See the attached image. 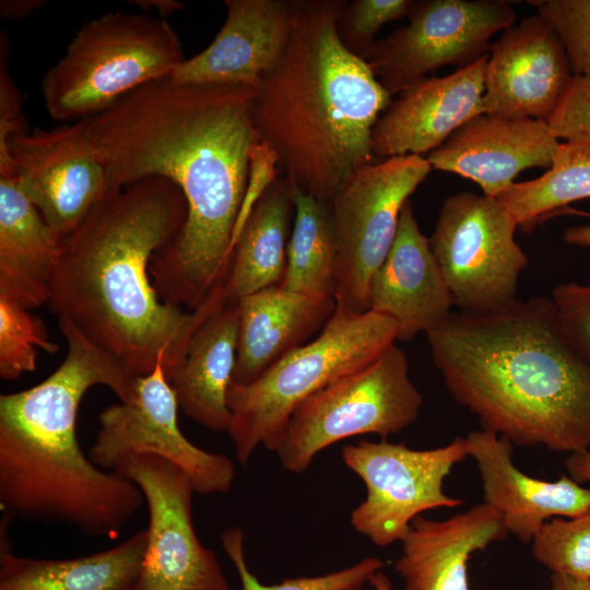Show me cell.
<instances>
[{"label": "cell", "mask_w": 590, "mask_h": 590, "mask_svg": "<svg viewBox=\"0 0 590 590\" xmlns=\"http://www.w3.org/2000/svg\"><path fill=\"white\" fill-rule=\"evenodd\" d=\"M255 92L241 84H178L167 76L85 119L111 190L161 177L186 199L182 228L150 264L165 304L196 310L226 279L250 154L260 141Z\"/></svg>", "instance_id": "1"}, {"label": "cell", "mask_w": 590, "mask_h": 590, "mask_svg": "<svg viewBox=\"0 0 590 590\" xmlns=\"http://www.w3.org/2000/svg\"><path fill=\"white\" fill-rule=\"evenodd\" d=\"M187 202L161 177L110 190L61 237L49 304L134 376L162 365L170 381L191 338L224 304L216 288L196 310L165 304L150 264L182 228Z\"/></svg>", "instance_id": "2"}, {"label": "cell", "mask_w": 590, "mask_h": 590, "mask_svg": "<svg viewBox=\"0 0 590 590\" xmlns=\"http://www.w3.org/2000/svg\"><path fill=\"white\" fill-rule=\"evenodd\" d=\"M426 337L449 394L481 429L520 447L590 450V359L551 296L452 311Z\"/></svg>", "instance_id": "3"}, {"label": "cell", "mask_w": 590, "mask_h": 590, "mask_svg": "<svg viewBox=\"0 0 590 590\" xmlns=\"http://www.w3.org/2000/svg\"><path fill=\"white\" fill-rule=\"evenodd\" d=\"M58 324L68 343L60 366L32 388L0 396L1 510L12 519L117 538L144 497L84 455L76 416L90 388L106 386L125 401L137 376L69 320L58 318Z\"/></svg>", "instance_id": "4"}, {"label": "cell", "mask_w": 590, "mask_h": 590, "mask_svg": "<svg viewBox=\"0 0 590 590\" xmlns=\"http://www.w3.org/2000/svg\"><path fill=\"white\" fill-rule=\"evenodd\" d=\"M344 2L293 0L287 47L252 101L257 133L278 154L279 175L326 202L356 168L377 161L371 132L391 103L368 62L338 38Z\"/></svg>", "instance_id": "5"}, {"label": "cell", "mask_w": 590, "mask_h": 590, "mask_svg": "<svg viewBox=\"0 0 590 590\" xmlns=\"http://www.w3.org/2000/svg\"><path fill=\"white\" fill-rule=\"evenodd\" d=\"M399 337L398 323L374 311L335 304L320 333L249 384L228 389V434L239 463L263 446L274 451L294 412L312 394L381 354Z\"/></svg>", "instance_id": "6"}, {"label": "cell", "mask_w": 590, "mask_h": 590, "mask_svg": "<svg viewBox=\"0 0 590 590\" xmlns=\"http://www.w3.org/2000/svg\"><path fill=\"white\" fill-rule=\"evenodd\" d=\"M185 59L167 21L106 13L82 24L45 73V108L52 119L68 123L94 117L135 88L169 76Z\"/></svg>", "instance_id": "7"}, {"label": "cell", "mask_w": 590, "mask_h": 590, "mask_svg": "<svg viewBox=\"0 0 590 590\" xmlns=\"http://www.w3.org/2000/svg\"><path fill=\"white\" fill-rule=\"evenodd\" d=\"M423 396L404 352L390 345L364 367L308 398L292 415L274 450L284 470L302 473L333 444L358 435L386 439L417 418Z\"/></svg>", "instance_id": "8"}, {"label": "cell", "mask_w": 590, "mask_h": 590, "mask_svg": "<svg viewBox=\"0 0 590 590\" xmlns=\"http://www.w3.org/2000/svg\"><path fill=\"white\" fill-rule=\"evenodd\" d=\"M518 227L496 198L464 191L445 199L428 240L460 312L487 314L518 299L529 262Z\"/></svg>", "instance_id": "9"}, {"label": "cell", "mask_w": 590, "mask_h": 590, "mask_svg": "<svg viewBox=\"0 0 590 590\" xmlns=\"http://www.w3.org/2000/svg\"><path fill=\"white\" fill-rule=\"evenodd\" d=\"M421 155H402L356 168L330 202L338 241L335 304L368 311L369 282L397 233L401 210L430 173Z\"/></svg>", "instance_id": "10"}, {"label": "cell", "mask_w": 590, "mask_h": 590, "mask_svg": "<svg viewBox=\"0 0 590 590\" xmlns=\"http://www.w3.org/2000/svg\"><path fill=\"white\" fill-rule=\"evenodd\" d=\"M467 457L465 437L427 450L386 439L344 446V464L366 487V498L351 512L352 527L384 547L401 542L422 512L463 505L462 499L445 493L444 483Z\"/></svg>", "instance_id": "11"}, {"label": "cell", "mask_w": 590, "mask_h": 590, "mask_svg": "<svg viewBox=\"0 0 590 590\" xmlns=\"http://www.w3.org/2000/svg\"><path fill=\"white\" fill-rule=\"evenodd\" d=\"M406 26L378 39L367 62L392 96L444 66L488 55L491 38L515 24L503 0H412Z\"/></svg>", "instance_id": "12"}, {"label": "cell", "mask_w": 590, "mask_h": 590, "mask_svg": "<svg viewBox=\"0 0 590 590\" xmlns=\"http://www.w3.org/2000/svg\"><path fill=\"white\" fill-rule=\"evenodd\" d=\"M134 483L149 510L148 543L132 590H229L216 555L198 539L189 475L156 455H139L114 470Z\"/></svg>", "instance_id": "13"}, {"label": "cell", "mask_w": 590, "mask_h": 590, "mask_svg": "<svg viewBox=\"0 0 590 590\" xmlns=\"http://www.w3.org/2000/svg\"><path fill=\"white\" fill-rule=\"evenodd\" d=\"M0 177H13L47 224L63 237L111 190L85 119L11 135L0 148Z\"/></svg>", "instance_id": "14"}, {"label": "cell", "mask_w": 590, "mask_h": 590, "mask_svg": "<svg viewBox=\"0 0 590 590\" xmlns=\"http://www.w3.org/2000/svg\"><path fill=\"white\" fill-rule=\"evenodd\" d=\"M179 409L162 365L137 376L130 397L99 413V429L88 451L99 468L113 471L139 455H156L180 467L200 494L226 493L236 475L234 462L189 441L177 423Z\"/></svg>", "instance_id": "15"}, {"label": "cell", "mask_w": 590, "mask_h": 590, "mask_svg": "<svg viewBox=\"0 0 590 590\" xmlns=\"http://www.w3.org/2000/svg\"><path fill=\"white\" fill-rule=\"evenodd\" d=\"M574 73L565 46L540 13L506 28L491 45L484 114L547 120Z\"/></svg>", "instance_id": "16"}, {"label": "cell", "mask_w": 590, "mask_h": 590, "mask_svg": "<svg viewBox=\"0 0 590 590\" xmlns=\"http://www.w3.org/2000/svg\"><path fill=\"white\" fill-rule=\"evenodd\" d=\"M487 59L488 55L445 76H425L400 92L373 128L374 157L427 155L484 114Z\"/></svg>", "instance_id": "17"}, {"label": "cell", "mask_w": 590, "mask_h": 590, "mask_svg": "<svg viewBox=\"0 0 590 590\" xmlns=\"http://www.w3.org/2000/svg\"><path fill=\"white\" fill-rule=\"evenodd\" d=\"M213 42L168 76L178 84H241L257 88L281 60L293 27V0H225Z\"/></svg>", "instance_id": "18"}, {"label": "cell", "mask_w": 590, "mask_h": 590, "mask_svg": "<svg viewBox=\"0 0 590 590\" xmlns=\"http://www.w3.org/2000/svg\"><path fill=\"white\" fill-rule=\"evenodd\" d=\"M558 144L546 120L480 114L425 158L432 168L465 177L496 198L522 170L550 167Z\"/></svg>", "instance_id": "19"}, {"label": "cell", "mask_w": 590, "mask_h": 590, "mask_svg": "<svg viewBox=\"0 0 590 590\" xmlns=\"http://www.w3.org/2000/svg\"><path fill=\"white\" fill-rule=\"evenodd\" d=\"M465 440L480 473L484 503L500 514L508 534L520 542L531 543L551 519L590 510V487L565 474L556 481L527 475L514 463V445L508 439L479 429Z\"/></svg>", "instance_id": "20"}, {"label": "cell", "mask_w": 590, "mask_h": 590, "mask_svg": "<svg viewBox=\"0 0 590 590\" xmlns=\"http://www.w3.org/2000/svg\"><path fill=\"white\" fill-rule=\"evenodd\" d=\"M368 306L398 323L401 341L429 332L452 312L450 291L411 200L403 205L393 243L370 279Z\"/></svg>", "instance_id": "21"}, {"label": "cell", "mask_w": 590, "mask_h": 590, "mask_svg": "<svg viewBox=\"0 0 590 590\" xmlns=\"http://www.w3.org/2000/svg\"><path fill=\"white\" fill-rule=\"evenodd\" d=\"M507 535L500 514L486 503L445 520L418 516L401 541L394 570L403 590H472L470 558Z\"/></svg>", "instance_id": "22"}, {"label": "cell", "mask_w": 590, "mask_h": 590, "mask_svg": "<svg viewBox=\"0 0 590 590\" xmlns=\"http://www.w3.org/2000/svg\"><path fill=\"white\" fill-rule=\"evenodd\" d=\"M238 308L233 381L249 384L321 330L335 308V300L274 285L241 297Z\"/></svg>", "instance_id": "23"}, {"label": "cell", "mask_w": 590, "mask_h": 590, "mask_svg": "<svg viewBox=\"0 0 590 590\" xmlns=\"http://www.w3.org/2000/svg\"><path fill=\"white\" fill-rule=\"evenodd\" d=\"M238 303L223 304L199 326L169 381L184 414L214 432H228V389L238 346Z\"/></svg>", "instance_id": "24"}, {"label": "cell", "mask_w": 590, "mask_h": 590, "mask_svg": "<svg viewBox=\"0 0 590 590\" xmlns=\"http://www.w3.org/2000/svg\"><path fill=\"white\" fill-rule=\"evenodd\" d=\"M61 237L22 193L0 177V293L31 309L49 302Z\"/></svg>", "instance_id": "25"}, {"label": "cell", "mask_w": 590, "mask_h": 590, "mask_svg": "<svg viewBox=\"0 0 590 590\" xmlns=\"http://www.w3.org/2000/svg\"><path fill=\"white\" fill-rule=\"evenodd\" d=\"M148 529L86 556L20 557L0 547V590H132L144 558Z\"/></svg>", "instance_id": "26"}, {"label": "cell", "mask_w": 590, "mask_h": 590, "mask_svg": "<svg viewBox=\"0 0 590 590\" xmlns=\"http://www.w3.org/2000/svg\"><path fill=\"white\" fill-rule=\"evenodd\" d=\"M294 217L293 185L279 175L255 204L235 245L222 285L225 304L279 285L286 267Z\"/></svg>", "instance_id": "27"}, {"label": "cell", "mask_w": 590, "mask_h": 590, "mask_svg": "<svg viewBox=\"0 0 590 590\" xmlns=\"http://www.w3.org/2000/svg\"><path fill=\"white\" fill-rule=\"evenodd\" d=\"M293 201L286 267L279 285L286 291L335 300L338 241L330 202L295 186Z\"/></svg>", "instance_id": "28"}, {"label": "cell", "mask_w": 590, "mask_h": 590, "mask_svg": "<svg viewBox=\"0 0 590 590\" xmlns=\"http://www.w3.org/2000/svg\"><path fill=\"white\" fill-rule=\"evenodd\" d=\"M590 198V146L559 143L548 170L542 176L511 184L497 201L530 232L548 213L570 202Z\"/></svg>", "instance_id": "29"}, {"label": "cell", "mask_w": 590, "mask_h": 590, "mask_svg": "<svg viewBox=\"0 0 590 590\" xmlns=\"http://www.w3.org/2000/svg\"><path fill=\"white\" fill-rule=\"evenodd\" d=\"M221 544L237 571L241 590H356L368 583L371 576L385 567L381 558L366 557L350 567L326 575L286 578L280 583L266 585L248 568L241 528L232 527L223 531Z\"/></svg>", "instance_id": "30"}, {"label": "cell", "mask_w": 590, "mask_h": 590, "mask_svg": "<svg viewBox=\"0 0 590 590\" xmlns=\"http://www.w3.org/2000/svg\"><path fill=\"white\" fill-rule=\"evenodd\" d=\"M37 347L50 354L59 351L42 318L0 293V377L15 380L34 371Z\"/></svg>", "instance_id": "31"}, {"label": "cell", "mask_w": 590, "mask_h": 590, "mask_svg": "<svg viewBox=\"0 0 590 590\" xmlns=\"http://www.w3.org/2000/svg\"><path fill=\"white\" fill-rule=\"evenodd\" d=\"M531 544L535 560L552 574L590 580V510L548 520Z\"/></svg>", "instance_id": "32"}, {"label": "cell", "mask_w": 590, "mask_h": 590, "mask_svg": "<svg viewBox=\"0 0 590 590\" xmlns=\"http://www.w3.org/2000/svg\"><path fill=\"white\" fill-rule=\"evenodd\" d=\"M412 0L345 1L335 22L338 38L349 52L367 61L380 28L408 16Z\"/></svg>", "instance_id": "33"}, {"label": "cell", "mask_w": 590, "mask_h": 590, "mask_svg": "<svg viewBox=\"0 0 590 590\" xmlns=\"http://www.w3.org/2000/svg\"><path fill=\"white\" fill-rule=\"evenodd\" d=\"M560 37L574 74L590 76V0H533Z\"/></svg>", "instance_id": "34"}, {"label": "cell", "mask_w": 590, "mask_h": 590, "mask_svg": "<svg viewBox=\"0 0 590 590\" xmlns=\"http://www.w3.org/2000/svg\"><path fill=\"white\" fill-rule=\"evenodd\" d=\"M546 121L557 139L590 146V76L574 74L559 105Z\"/></svg>", "instance_id": "35"}, {"label": "cell", "mask_w": 590, "mask_h": 590, "mask_svg": "<svg viewBox=\"0 0 590 590\" xmlns=\"http://www.w3.org/2000/svg\"><path fill=\"white\" fill-rule=\"evenodd\" d=\"M551 298L568 334L590 359V283H559Z\"/></svg>", "instance_id": "36"}, {"label": "cell", "mask_w": 590, "mask_h": 590, "mask_svg": "<svg viewBox=\"0 0 590 590\" xmlns=\"http://www.w3.org/2000/svg\"><path fill=\"white\" fill-rule=\"evenodd\" d=\"M279 176V156L267 143L259 141L250 154L247 188L241 209L234 228L232 248L255 204Z\"/></svg>", "instance_id": "37"}, {"label": "cell", "mask_w": 590, "mask_h": 590, "mask_svg": "<svg viewBox=\"0 0 590 590\" xmlns=\"http://www.w3.org/2000/svg\"><path fill=\"white\" fill-rule=\"evenodd\" d=\"M9 44L7 35H0V148L17 133L31 130L22 108V94L8 68Z\"/></svg>", "instance_id": "38"}, {"label": "cell", "mask_w": 590, "mask_h": 590, "mask_svg": "<svg viewBox=\"0 0 590 590\" xmlns=\"http://www.w3.org/2000/svg\"><path fill=\"white\" fill-rule=\"evenodd\" d=\"M45 3L44 0H1L0 16L7 21H20L33 14Z\"/></svg>", "instance_id": "39"}, {"label": "cell", "mask_w": 590, "mask_h": 590, "mask_svg": "<svg viewBox=\"0 0 590 590\" xmlns=\"http://www.w3.org/2000/svg\"><path fill=\"white\" fill-rule=\"evenodd\" d=\"M565 465L568 475L577 483L590 482V450L569 453Z\"/></svg>", "instance_id": "40"}, {"label": "cell", "mask_w": 590, "mask_h": 590, "mask_svg": "<svg viewBox=\"0 0 590 590\" xmlns=\"http://www.w3.org/2000/svg\"><path fill=\"white\" fill-rule=\"evenodd\" d=\"M131 3H134L142 11L155 10L164 17L182 8V3L176 0H135Z\"/></svg>", "instance_id": "41"}, {"label": "cell", "mask_w": 590, "mask_h": 590, "mask_svg": "<svg viewBox=\"0 0 590 590\" xmlns=\"http://www.w3.org/2000/svg\"><path fill=\"white\" fill-rule=\"evenodd\" d=\"M551 590H590V580L552 574Z\"/></svg>", "instance_id": "42"}, {"label": "cell", "mask_w": 590, "mask_h": 590, "mask_svg": "<svg viewBox=\"0 0 590 590\" xmlns=\"http://www.w3.org/2000/svg\"><path fill=\"white\" fill-rule=\"evenodd\" d=\"M564 240L569 245L590 247V224L566 228Z\"/></svg>", "instance_id": "43"}, {"label": "cell", "mask_w": 590, "mask_h": 590, "mask_svg": "<svg viewBox=\"0 0 590 590\" xmlns=\"http://www.w3.org/2000/svg\"><path fill=\"white\" fill-rule=\"evenodd\" d=\"M368 585L370 588H359L356 590H394L390 579L382 570L374 574L369 579Z\"/></svg>", "instance_id": "44"}]
</instances>
